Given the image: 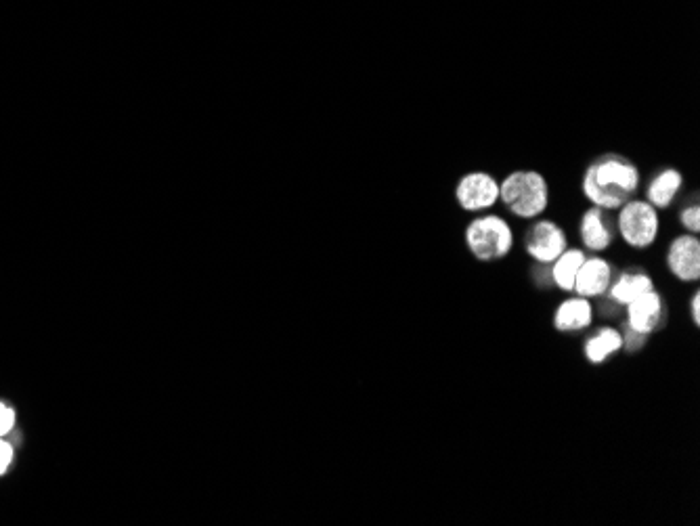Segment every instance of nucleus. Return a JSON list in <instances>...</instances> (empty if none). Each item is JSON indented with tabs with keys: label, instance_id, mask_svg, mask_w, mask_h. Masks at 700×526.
Wrapping results in <instances>:
<instances>
[{
	"label": "nucleus",
	"instance_id": "obj_1",
	"mask_svg": "<svg viewBox=\"0 0 700 526\" xmlns=\"http://www.w3.org/2000/svg\"><path fill=\"white\" fill-rule=\"evenodd\" d=\"M640 185V172L617 153H606L585 170L583 193L596 208L615 210L629 202Z\"/></svg>",
	"mask_w": 700,
	"mask_h": 526
},
{
	"label": "nucleus",
	"instance_id": "obj_2",
	"mask_svg": "<svg viewBox=\"0 0 700 526\" xmlns=\"http://www.w3.org/2000/svg\"><path fill=\"white\" fill-rule=\"evenodd\" d=\"M499 200L520 218H537L548 208V183L535 170H518L499 183Z\"/></svg>",
	"mask_w": 700,
	"mask_h": 526
},
{
	"label": "nucleus",
	"instance_id": "obj_3",
	"mask_svg": "<svg viewBox=\"0 0 700 526\" xmlns=\"http://www.w3.org/2000/svg\"><path fill=\"white\" fill-rule=\"evenodd\" d=\"M466 244L478 260H497L510 254L514 235L499 216H480L466 229Z\"/></svg>",
	"mask_w": 700,
	"mask_h": 526
},
{
	"label": "nucleus",
	"instance_id": "obj_4",
	"mask_svg": "<svg viewBox=\"0 0 700 526\" xmlns=\"http://www.w3.org/2000/svg\"><path fill=\"white\" fill-rule=\"evenodd\" d=\"M619 229L623 239L633 248H648L659 235V214L650 202L629 200L619 214Z\"/></svg>",
	"mask_w": 700,
	"mask_h": 526
},
{
	"label": "nucleus",
	"instance_id": "obj_5",
	"mask_svg": "<svg viewBox=\"0 0 700 526\" xmlns=\"http://www.w3.org/2000/svg\"><path fill=\"white\" fill-rule=\"evenodd\" d=\"M455 197L464 210H487L499 200V183L487 172H470L457 183Z\"/></svg>",
	"mask_w": 700,
	"mask_h": 526
},
{
	"label": "nucleus",
	"instance_id": "obj_6",
	"mask_svg": "<svg viewBox=\"0 0 700 526\" xmlns=\"http://www.w3.org/2000/svg\"><path fill=\"white\" fill-rule=\"evenodd\" d=\"M527 250L539 262H554L566 250V235L552 221H539L527 233Z\"/></svg>",
	"mask_w": 700,
	"mask_h": 526
},
{
	"label": "nucleus",
	"instance_id": "obj_7",
	"mask_svg": "<svg viewBox=\"0 0 700 526\" xmlns=\"http://www.w3.org/2000/svg\"><path fill=\"white\" fill-rule=\"evenodd\" d=\"M669 269L682 281H696L700 277V241L692 235L677 237L667 254Z\"/></svg>",
	"mask_w": 700,
	"mask_h": 526
},
{
	"label": "nucleus",
	"instance_id": "obj_8",
	"mask_svg": "<svg viewBox=\"0 0 700 526\" xmlns=\"http://www.w3.org/2000/svg\"><path fill=\"white\" fill-rule=\"evenodd\" d=\"M627 315H629V325L633 332L638 334H650L654 332V327L659 325L661 315H663V302L661 296L654 290L638 296L636 300H631L627 304Z\"/></svg>",
	"mask_w": 700,
	"mask_h": 526
},
{
	"label": "nucleus",
	"instance_id": "obj_9",
	"mask_svg": "<svg viewBox=\"0 0 700 526\" xmlns=\"http://www.w3.org/2000/svg\"><path fill=\"white\" fill-rule=\"evenodd\" d=\"M610 286V265L602 258H585L581 269L577 271L573 290L581 298L600 296Z\"/></svg>",
	"mask_w": 700,
	"mask_h": 526
},
{
	"label": "nucleus",
	"instance_id": "obj_10",
	"mask_svg": "<svg viewBox=\"0 0 700 526\" xmlns=\"http://www.w3.org/2000/svg\"><path fill=\"white\" fill-rule=\"evenodd\" d=\"M581 239L583 246L592 252H602L610 246L612 231L608 227V218L602 212V208H592L583 214Z\"/></svg>",
	"mask_w": 700,
	"mask_h": 526
},
{
	"label": "nucleus",
	"instance_id": "obj_11",
	"mask_svg": "<svg viewBox=\"0 0 700 526\" xmlns=\"http://www.w3.org/2000/svg\"><path fill=\"white\" fill-rule=\"evenodd\" d=\"M554 323L560 332L583 330V327L592 323V304L587 302V298L566 300L558 309Z\"/></svg>",
	"mask_w": 700,
	"mask_h": 526
},
{
	"label": "nucleus",
	"instance_id": "obj_12",
	"mask_svg": "<svg viewBox=\"0 0 700 526\" xmlns=\"http://www.w3.org/2000/svg\"><path fill=\"white\" fill-rule=\"evenodd\" d=\"M680 189H682V174L673 168H667L650 183L648 202L654 208H667L675 200V195Z\"/></svg>",
	"mask_w": 700,
	"mask_h": 526
},
{
	"label": "nucleus",
	"instance_id": "obj_13",
	"mask_svg": "<svg viewBox=\"0 0 700 526\" xmlns=\"http://www.w3.org/2000/svg\"><path fill=\"white\" fill-rule=\"evenodd\" d=\"M585 260V254L581 250H564L554 265V281L556 286L564 292H571L575 286L577 271L581 269Z\"/></svg>",
	"mask_w": 700,
	"mask_h": 526
},
{
	"label": "nucleus",
	"instance_id": "obj_14",
	"mask_svg": "<svg viewBox=\"0 0 700 526\" xmlns=\"http://www.w3.org/2000/svg\"><path fill=\"white\" fill-rule=\"evenodd\" d=\"M654 290V283L648 275H642V273H636V275H621V279L615 283V288L610 290L612 298H615L617 302L621 304H629L631 300H636L638 296L646 294Z\"/></svg>",
	"mask_w": 700,
	"mask_h": 526
},
{
	"label": "nucleus",
	"instance_id": "obj_15",
	"mask_svg": "<svg viewBox=\"0 0 700 526\" xmlns=\"http://www.w3.org/2000/svg\"><path fill=\"white\" fill-rule=\"evenodd\" d=\"M621 346H623V338L617 330H602L585 344V355L592 363H602Z\"/></svg>",
	"mask_w": 700,
	"mask_h": 526
},
{
	"label": "nucleus",
	"instance_id": "obj_16",
	"mask_svg": "<svg viewBox=\"0 0 700 526\" xmlns=\"http://www.w3.org/2000/svg\"><path fill=\"white\" fill-rule=\"evenodd\" d=\"M682 225L686 229H690L692 233L700 231V208L698 206H690L682 212Z\"/></svg>",
	"mask_w": 700,
	"mask_h": 526
},
{
	"label": "nucleus",
	"instance_id": "obj_17",
	"mask_svg": "<svg viewBox=\"0 0 700 526\" xmlns=\"http://www.w3.org/2000/svg\"><path fill=\"white\" fill-rule=\"evenodd\" d=\"M15 424V413L7 405L0 403V436H5Z\"/></svg>",
	"mask_w": 700,
	"mask_h": 526
},
{
	"label": "nucleus",
	"instance_id": "obj_18",
	"mask_svg": "<svg viewBox=\"0 0 700 526\" xmlns=\"http://www.w3.org/2000/svg\"><path fill=\"white\" fill-rule=\"evenodd\" d=\"M11 459H13V449L5 441H0V474L7 472Z\"/></svg>",
	"mask_w": 700,
	"mask_h": 526
},
{
	"label": "nucleus",
	"instance_id": "obj_19",
	"mask_svg": "<svg viewBox=\"0 0 700 526\" xmlns=\"http://www.w3.org/2000/svg\"><path fill=\"white\" fill-rule=\"evenodd\" d=\"M690 311H692V319H694V323L698 325V323H700V294H694L692 304H690Z\"/></svg>",
	"mask_w": 700,
	"mask_h": 526
}]
</instances>
